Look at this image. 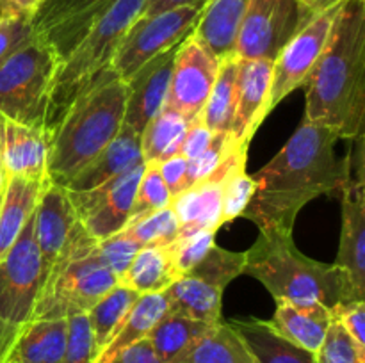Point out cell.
Returning a JSON list of instances; mask_svg holds the SVG:
<instances>
[{"label":"cell","mask_w":365,"mask_h":363,"mask_svg":"<svg viewBox=\"0 0 365 363\" xmlns=\"http://www.w3.org/2000/svg\"><path fill=\"white\" fill-rule=\"evenodd\" d=\"M246 157H248V146H242V148L234 149L225 160L223 178H221V196H223L221 198V219H223V224L241 217L255 192V182H253L252 174L246 173Z\"/></svg>","instance_id":"cell-34"},{"label":"cell","mask_w":365,"mask_h":363,"mask_svg":"<svg viewBox=\"0 0 365 363\" xmlns=\"http://www.w3.org/2000/svg\"><path fill=\"white\" fill-rule=\"evenodd\" d=\"M220 63L221 60L191 32L177 46L164 107L180 114L189 123L196 120L212 91Z\"/></svg>","instance_id":"cell-11"},{"label":"cell","mask_w":365,"mask_h":363,"mask_svg":"<svg viewBox=\"0 0 365 363\" xmlns=\"http://www.w3.org/2000/svg\"><path fill=\"white\" fill-rule=\"evenodd\" d=\"M0 171H4V162H2V137H0ZM6 173V171H4Z\"/></svg>","instance_id":"cell-53"},{"label":"cell","mask_w":365,"mask_h":363,"mask_svg":"<svg viewBox=\"0 0 365 363\" xmlns=\"http://www.w3.org/2000/svg\"><path fill=\"white\" fill-rule=\"evenodd\" d=\"M145 2L146 0H114L75 46L73 52L59 64L45 120V134L48 141L75 98H78L100 73L109 70L121 39L141 16Z\"/></svg>","instance_id":"cell-6"},{"label":"cell","mask_w":365,"mask_h":363,"mask_svg":"<svg viewBox=\"0 0 365 363\" xmlns=\"http://www.w3.org/2000/svg\"><path fill=\"white\" fill-rule=\"evenodd\" d=\"M269 324L287 340L316 354L331 324V310L321 302L277 299V308Z\"/></svg>","instance_id":"cell-22"},{"label":"cell","mask_w":365,"mask_h":363,"mask_svg":"<svg viewBox=\"0 0 365 363\" xmlns=\"http://www.w3.org/2000/svg\"><path fill=\"white\" fill-rule=\"evenodd\" d=\"M255 363H316V354L278 333L269 320H230Z\"/></svg>","instance_id":"cell-24"},{"label":"cell","mask_w":365,"mask_h":363,"mask_svg":"<svg viewBox=\"0 0 365 363\" xmlns=\"http://www.w3.org/2000/svg\"><path fill=\"white\" fill-rule=\"evenodd\" d=\"M339 135L303 120L287 144L252 174L255 192L242 217L260 231H291L299 210L321 194L341 192L349 173L348 157L337 159Z\"/></svg>","instance_id":"cell-1"},{"label":"cell","mask_w":365,"mask_h":363,"mask_svg":"<svg viewBox=\"0 0 365 363\" xmlns=\"http://www.w3.org/2000/svg\"><path fill=\"white\" fill-rule=\"evenodd\" d=\"M305 121L355 141L365 123V0H342L305 84Z\"/></svg>","instance_id":"cell-2"},{"label":"cell","mask_w":365,"mask_h":363,"mask_svg":"<svg viewBox=\"0 0 365 363\" xmlns=\"http://www.w3.org/2000/svg\"><path fill=\"white\" fill-rule=\"evenodd\" d=\"M214 132L210 128H207L203 125V121L200 120V116L196 120H192L191 123L185 128L184 139H182L180 153L184 159H195L196 155H200L202 152H205L210 146V142L214 141Z\"/></svg>","instance_id":"cell-46"},{"label":"cell","mask_w":365,"mask_h":363,"mask_svg":"<svg viewBox=\"0 0 365 363\" xmlns=\"http://www.w3.org/2000/svg\"><path fill=\"white\" fill-rule=\"evenodd\" d=\"M164 294L170 302L171 313H178V315L205 324H214L221 320L223 290L191 276V274H184L180 280L166 288Z\"/></svg>","instance_id":"cell-30"},{"label":"cell","mask_w":365,"mask_h":363,"mask_svg":"<svg viewBox=\"0 0 365 363\" xmlns=\"http://www.w3.org/2000/svg\"><path fill=\"white\" fill-rule=\"evenodd\" d=\"M171 199L173 198H171L170 191H168L166 184L160 177L157 164H145L128 223H134V221L143 219L150 214L168 209L171 205Z\"/></svg>","instance_id":"cell-38"},{"label":"cell","mask_w":365,"mask_h":363,"mask_svg":"<svg viewBox=\"0 0 365 363\" xmlns=\"http://www.w3.org/2000/svg\"><path fill=\"white\" fill-rule=\"evenodd\" d=\"M227 160V159H225ZM223 166L209 177L207 180L185 189L178 196L171 199V209L178 219V235L192 233V231L209 230L217 231L223 226L221 219V178H223Z\"/></svg>","instance_id":"cell-21"},{"label":"cell","mask_w":365,"mask_h":363,"mask_svg":"<svg viewBox=\"0 0 365 363\" xmlns=\"http://www.w3.org/2000/svg\"><path fill=\"white\" fill-rule=\"evenodd\" d=\"M116 283L118 278L100 256L98 241L77 221L46 274L36 302L34 320L88 313Z\"/></svg>","instance_id":"cell-5"},{"label":"cell","mask_w":365,"mask_h":363,"mask_svg":"<svg viewBox=\"0 0 365 363\" xmlns=\"http://www.w3.org/2000/svg\"><path fill=\"white\" fill-rule=\"evenodd\" d=\"M77 221V214L68 198L66 189L48 182L34 210V237L41 260L43 283Z\"/></svg>","instance_id":"cell-18"},{"label":"cell","mask_w":365,"mask_h":363,"mask_svg":"<svg viewBox=\"0 0 365 363\" xmlns=\"http://www.w3.org/2000/svg\"><path fill=\"white\" fill-rule=\"evenodd\" d=\"M159 173L163 177L164 184H166L168 191H170L171 198L180 194L185 187V173H187V159L182 155H175L171 159L163 160L157 164Z\"/></svg>","instance_id":"cell-47"},{"label":"cell","mask_w":365,"mask_h":363,"mask_svg":"<svg viewBox=\"0 0 365 363\" xmlns=\"http://www.w3.org/2000/svg\"><path fill=\"white\" fill-rule=\"evenodd\" d=\"M234 149L237 148L232 146L230 137H228V135L225 134L214 135V141L210 142V146L205 149V152L196 155L195 159L187 160V173H185L184 191L185 189L192 187V185L200 184V182L207 180L209 177H212V174L220 169L221 164L225 162V159H227Z\"/></svg>","instance_id":"cell-41"},{"label":"cell","mask_w":365,"mask_h":363,"mask_svg":"<svg viewBox=\"0 0 365 363\" xmlns=\"http://www.w3.org/2000/svg\"><path fill=\"white\" fill-rule=\"evenodd\" d=\"M143 169L145 164L91 191H66L77 219L95 241H106L127 226Z\"/></svg>","instance_id":"cell-12"},{"label":"cell","mask_w":365,"mask_h":363,"mask_svg":"<svg viewBox=\"0 0 365 363\" xmlns=\"http://www.w3.org/2000/svg\"><path fill=\"white\" fill-rule=\"evenodd\" d=\"M214 237H216V231L200 230L192 231V233L177 235V238L168 246L173 265L177 273L180 274V278L187 274L216 244Z\"/></svg>","instance_id":"cell-40"},{"label":"cell","mask_w":365,"mask_h":363,"mask_svg":"<svg viewBox=\"0 0 365 363\" xmlns=\"http://www.w3.org/2000/svg\"><path fill=\"white\" fill-rule=\"evenodd\" d=\"M113 2L114 0H43L32 16L34 38L52 48L61 64Z\"/></svg>","instance_id":"cell-15"},{"label":"cell","mask_w":365,"mask_h":363,"mask_svg":"<svg viewBox=\"0 0 365 363\" xmlns=\"http://www.w3.org/2000/svg\"><path fill=\"white\" fill-rule=\"evenodd\" d=\"M6 185H7V177H6V173H4V171H0V194L6 191Z\"/></svg>","instance_id":"cell-52"},{"label":"cell","mask_w":365,"mask_h":363,"mask_svg":"<svg viewBox=\"0 0 365 363\" xmlns=\"http://www.w3.org/2000/svg\"><path fill=\"white\" fill-rule=\"evenodd\" d=\"M127 82L106 70L68 107L48 141L46 177L66 187L68 182L110 144L123 125Z\"/></svg>","instance_id":"cell-3"},{"label":"cell","mask_w":365,"mask_h":363,"mask_svg":"<svg viewBox=\"0 0 365 363\" xmlns=\"http://www.w3.org/2000/svg\"><path fill=\"white\" fill-rule=\"evenodd\" d=\"M139 294L132 288L116 283L91 310L88 312L89 326L95 338L96 356L106 349L123 324Z\"/></svg>","instance_id":"cell-32"},{"label":"cell","mask_w":365,"mask_h":363,"mask_svg":"<svg viewBox=\"0 0 365 363\" xmlns=\"http://www.w3.org/2000/svg\"><path fill=\"white\" fill-rule=\"evenodd\" d=\"M189 121L163 107L141 132V153L145 164H159L180 153L182 139Z\"/></svg>","instance_id":"cell-33"},{"label":"cell","mask_w":365,"mask_h":363,"mask_svg":"<svg viewBox=\"0 0 365 363\" xmlns=\"http://www.w3.org/2000/svg\"><path fill=\"white\" fill-rule=\"evenodd\" d=\"M250 0H205L192 34L220 60L235 56V41Z\"/></svg>","instance_id":"cell-23"},{"label":"cell","mask_w":365,"mask_h":363,"mask_svg":"<svg viewBox=\"0 0 365 363\" xmlns=\"http://www.w3.org/2000/svg\"><path fill=\"white\" fill-rule=\"evenodd\" d=\"M310 18L299 0H250L235 41V56L273 63Z\"/></svg>","instance_id":"cell-10"},{"label":"cell","mask_w":365,"mask_h":363,"mask_svg":"<svg viewBox=\"0 0 365 363\" xmlns=\"http://www.w3.org/2000/svg\"><path fill=\"white\" fill-rule=\"evenodd\" d=\"M2 194H4V192H2ZM2 194H0V203H2Z\"/></svg>","instance_id":"cell-54"},{"label":"cell","mask_w":365,"mask_h":363,"mask_svg":"<svg viewBox=\"0 0 365 363\" xmlns=\"http://www.w3.org/2000/svg\"><path fill=\"white\" fill-rule=\"evenodd\" d=\"M41 4L43 0H0V14L32 18Z\"/></svg>","instance_id":"cell-49"},{"label":"cell","mask_w":365,"mask_h":363,"mask_svg":"<svg viewBox=\"0 0 365 363\" xmlns=\"http://www.w3.org/2000/svg\"><path fill=\"white\" fill-rule=\"evenodd\" d=\"M145 164L141 153V135L121 125L116 137L102 153L82 167L64 189L70 192H86L100 187L127 171Z\"/></svg>","instance_id":"cell-20"},{"label":"cell","mask_w":365,"mask_h":363,"mask_svg":"<svg viewBox=\"0 0 365 363\" xmlns=\"http://www.w3.org/2000/svg\"><path fill=\"white\" fill-rule=\"evenodd\" d=\"M273 63L266 59H239L235 82V110L230 127L234 148L250 146L257 128L269 110V91Z\"/></svg>","instance_id":"cell-16"},{"label":"cell","mask_w":365,"mask_h":363,"mask_svg":"<svg viewBox=\"0 0 365 363\" xmlns=\"http://www.w3.org/2000/svg\"><path fill=\"white\" fill-rule=\"evenodd\" d=\"M203 6H185L153 16L138 18L121 39L110 70L121 80L130 78L143 64L180 45L196 27Z\"/></svg>","instance_id":"cell-9"},{"label":"cell","mask_w":365,"mask_h":363,"mask_svg":"<svg viewBox=\"0 0 365 363\" xmlns=\"http://www.w3.org/2000/svg\"><path fill=\"white\" fill-rule=\"evenodd\" d=\"M48 182L24 177L7 178L6 191L0 203V260L6 256L20 231L24 230Z\"/></svg>","instance_id":"cell-26"},{"label":"cell","mask_w":365,"mask_h":363,"mask_svg":"<svg viewBox=\"0 0 365 363\" xmlns=\"http://www.w3.org/2000/svg\"><path fill=\"white\" fill-rule=\"evenodd\" d=\"M66 337V319L32 320L16 338L4 363H61Z\"/></svg>","instance_id":"cell-25"},{"label":"cell","mask_w":365,"mask_h":363,"mask_svg":"<svg viewBox=\"0 0 365 363\" xmlns=\"http://www.w3.org/2000/svg\"><path fill=\"white\" fill-rule=\"evenodd\" d=\"M168 313H170V302H168L164 292L141 294L130 308L128 315L125 317L123 324L114 335L113 340L106 345V349L96 356L93 363H109L121 351L145 340L150 331L155 327V324Z\"/></svg>","instance_id":"cell-27"},{"label":"cell","mask_w":365,"mask_h":363,"mask_svg":"<svg viewBox=\"0 0 365 363\" xmlns=\"http://www.w3.org/2000/svg\"><path fill=\"white\" fill-rule=\"evenodd\" d=\"M180 274L177 273L168 246H150L139 249L118 283L141 294H155L170 288Z\"/></svg>","instance_id":"cell-29"},{"label":"cell","mask_w":365,"mask_h":363,"mask_svg":"<svg viewBox=\"0 0 365 363\" xmlns=\"http://www.w3.org/2000/svg\"><path fill=\"white\" fill-rule=\"evenodd\" d=\"M57 68L53 50L38 38L0 63V116L45 130Z\"/></svg>","instance_id":"cell-7"},{"label":"cell","mask_w":365,"mask_h":363,"mask_svg":"<svg viewBox=\"0 0 365 363\" xmlns=\"http://www.w3.org/2000/svg\"><path fill=\"white\" fill-rule=\"evenodd\" d=\"M178 230H180L178 219L171 206L150 214V216L134 221V223H128L123 228V231H127L141 248L170 246L177 238Z\"/></svg>","instance_id":"cell-37"},{"label":"cell","mask_w":365,"mask_h":363,"mask_svg":"<svg viewBox=\"0 0 365 363\" xmlns=\"http://www.w3.org/2000/svg\"><path fill=\"white\" fill-rule=\"evenodd\" d=\"M41 260L34 237V212L0 260V363L21 331L34 320L41 292Z\"/></svg>","instance_id":"cell-8"},{"label":"cell","mask_w":365,"mask_h":363,"mask_svg":"<svg viewBox=\"0 0 365 363\" xmlns=\"http://www.w3.org/2000/svg\"><path fill=\"white\" fill-rule=\"evenodd\" d=\"M34 38L32 18L0 14V63Z\"/></svg>","instance_id":"cell-44"},{"label":"cell","mask_w":365,"mask_h":363,"mask_svg":"<svg viewBox=\"0 0 365 363\" xmlns=\"http://www.w3.org/2000/svg\"><path fill=\"white\" fill-rule=\"evenodd\" d=\"M205 0H146L145 7H143V13L139 18L153 16V14L164 13V11L177 9V7H185V6H203Z\"/></svg>","instance_id":"cell-50"},{"label":"cell","mask_w":365,"mask_h":363,"mask_svg":"<svg viewBox=\"0 0 365 363\" xmlns=\"http://www.w3.org/2000/svg\"><path fill=\"white\" fill-rule=\"evenodd\" d=\"M341 4L314 14L307 21L305 27L294 38L289 39L287 45L280 50L277 59L273 60L269 110H273L274 105H278L294 89L305 84L310 71L314 70L317 59L327 46L331 23Z\"/></svg>","instance_id":"cell-13"},{"label":"cell","mask_w":365,"mask_h":363,"mask_svg":"<svg viewBox=\"0 0 365 363\" xmlns=\"http://www.w3.org/2000/svg\"><path fill=\"white\" fill-rule=\"evenodd\" d=\"M0 137L4 171L7 178L24 177L31 180H48V137L45 130L0 116Z\"/></svg>","instance_id":"cell-19"},{"label":"cell","mask_w":365,"mask_h":363,"mask_svg":"<svg viewBox=\"0 0 365 363\" xmlns=\"http://www.w3.org/2000/svg\"><path fill=\"white\" fill-rule=\"evenodd\" d=\"M66 320L68 337L61 363H93L96 359V347L88 313H77Z\"/></svg>","instance_id":"cell-42"},{"label":"cell","mask_w":365,"mask_h":363,"mask_svg":"<svg viewBox=\"0 0 365 363\" xmlns=\"http://www.w3.org/2000/svg\"><path fill=\"white\" fill-rule=\"evenodd\" d=\"M171 363H255L230 322H214Z\"/></svg>","instance_id":"cell-28"},{"label":"cell","mask_w":365,"mask_h":363,"mask_svg":"<svg viewBox=\"0 0 365 363\" xmlns=\"http://www.w3.org/2000/svg\"><path fill=\"white\" fill-rule=\"evenodd\" d=\"M178 46V45H177ZM177 46L143 64L130 78H127V105L123 125L141 135L152 117L163 110L170 89Z\"/></svg>","instance_id":"cell-17"},{"label":"cell","mask_w":365,"mask_h":363,"mask_svg":"<svg viewBox=\"0 0 365 363\" xmlns=\"http://www.w3.org/2000/svg\"><path fill=\"white\" fill-rule=\"evenodd\" d=\"M342 0H299V4L303 6V9L309 13V16H314V14L321 13V11L328 9L331 6H337Z\"/></svg>","instance_id":"cell-51"},{"label":"cell","mask_w":365,"mask_h":363,"mask_svg":"<svg viewBox=\"0 0 365 363\" xmlns=\"http://www.w3.org/2000/svg\"><path fill=\"white\" fill-rule=\"evenodd\" d=\"M209 326L210 324L170 312L155 324L146 338L152 344L160 363H171Z\"/></svg>","instance_id":"cell-35"},{"label":"cell","mask_w":365,"mask_h":363,"mask_svg":"<svg viewBox=\"0 0 365 363\" xmlns=\"http://www.w3.org/2000/svg\"><path fill=\"white\" fill-rule=\"evenodd\" d=\"M331 310V319L337 320L360 345L365 347V301H344L335 305Z\"/></svg>","instance_id":"cell-45"},{"label":"cell","mask_w":365,"mask_h":363,"mask_svg":"<svg viewBox=\"0 0 365 363\" xmlns=\"http://www.w3.org/2000/svg\"><path fill=\"white\" fill-rule=\"evenodd\" d=\"M246 251L234 253L214 244L205 256L187 274L225 290L232 280L245 274Z\"/></svg>","instance_id":"cell-36"},{"label":"cell","mask_w":365,"mask_h":363,"mask_svg":"<svg viewBox=\"0 0 365 363\" xmlns=\"http://www.w3.org/2000/svg\"><path fill=\"white\" fill-rule=\"evenodd\" d=\"M355 159L348 155L349 173L341 189L342 230L335 265L351 280L360 299L365 298V192H364V135L355 139Z\"/></svg>","instance_id":"cell-14"},{"label":"cell","mask_w":365,"mask_h":363,"mask_svg":"<svg viewBox=\"0 0 365 363\" xmlns=\"http://www.w3.org/2000/svg\"><path fill=\"white\" fill-rule=\"evenodd\" d=\"M239 57L230 56L220 63L216 82L203 105L200 120L214 134H230L235 110V82H237Z\"/></svg>","instance_id":"cell-31"},{"label":"cell","mask_w":365,"mask_h":363,"mask_svg":"<svg viewBox=\"0 0 365 363\" xmlns=\"http://www.w3.org/2000/svg\"><path fill=\"white\" fill-rule=\"evenodd\" d=\"M245 274L259 280L274 301L321 302L334 308L339 302L360 299L341 267L303 255L291 231H260L255 244L246 251Z\"/></svg>","instance_id":"cell-4"},{"label":"cell","mask_w":365,"mask_h":363,"mask_svg":"<svg viewBox=\"0 0 365 363\" xmlns=\"http://www.w3.org/2000/svg\"><path fill=\"white\" fill-rule=\"evenodd\" d=\"M139 249H143L127 231H118V233L110 235L106 241L98 242V253L102 256L103 263L113 270L114 276L120 280L128 269L134 256L138 255Z\"/></svg>","instance_id":"cell-43"},{"label":"cell","mask_w":365,"mask_h":363,"mask_svg":"<svg viewBox=\"0 0 365 363\" xmlns=\"http://www.w3.org/2000/svg\"><path fill=\"white\" fill-rule=\"evenodd\" d=\"M109 363H160V359L157 358L148 338H145V340L138 342V344L121 351Z\"/></svg>","instance_id":"cell-48"},{"label":"cell","mask_w":365,"mask_h":363,"mask_svg":"<svg viewBox=\"0 0 365 363\" xmlns=\"http://www.w3.org/2000/svg\"><path fill=\"white\" fill-rule=\"evenodd\" d=\"M316 363H365V347L331 319L327 337L316 352Z\"/></svg>","instance_id":"cell-39"}]
</instances>
